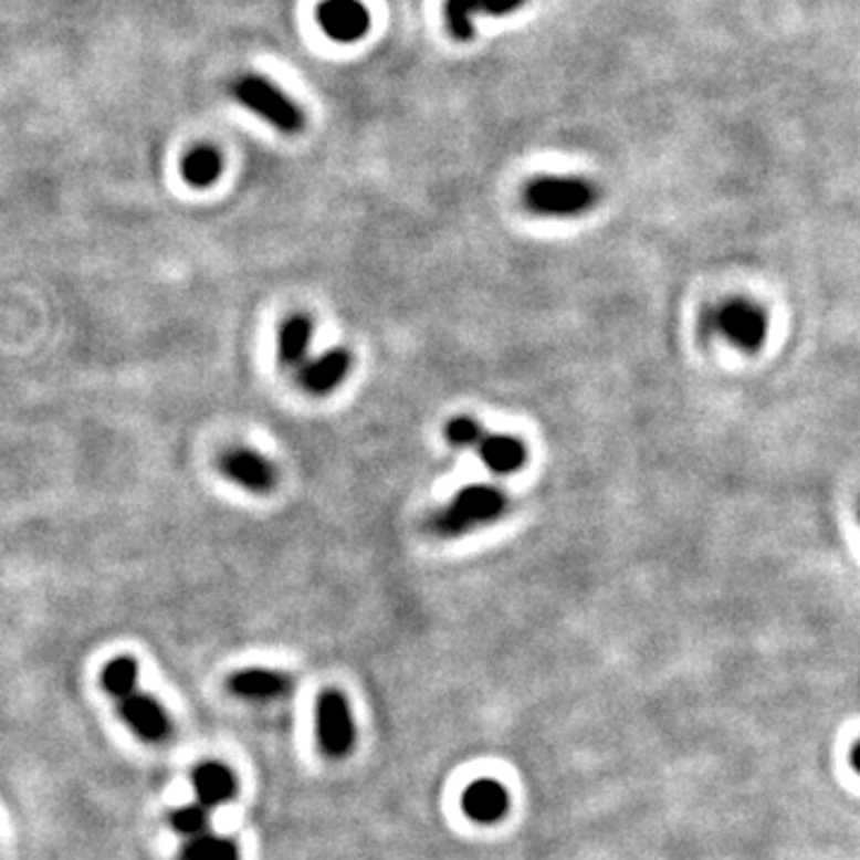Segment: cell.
Returning a JSON list of instances; mask_svg holds the SVG:
<instances>
[{"instance_id":"cell-18","label":"cell","mask_w":860,"mask_h":860,"mask_svg":"<svg viewBox=\"0 0 860 860\" xmlns=\"http://www.w3.org/2000/svg\"><path fill=\"white\" fill-rule=\"evenodd\" d=\"M137 679H139V664L132 658L123 656V658L111 660L106 667H103L101 684H103V689H106L111 699L117 701V699H123V695H127L129 691L139 689Z\"/></svg>"},{"instance_id":"cell-4","label":"cell","mask_w":860,"mask_h":860,"mask_svg":"<svg viewBox=\"0 0 860 860\" xmlns=\"http://www.w3.org/2000/svg\"><path fill=\"white\" fill-rule=\"evenodd\" d=\"M713 328L736 349L755 354L763 349L769 325L761 304L748 300H730L715 311Z\"/></svg>"},{"instance_id":"cell-14","label":"cell","mask_w":860,"mask_h":860,"mask_svg":"<svg viewBox=\"0 0 860 860\" xmlns=\"http://www.w3.org/2000/svg\"><path fill=\"white\" fill-rule=\"evenodd\" d=\"M314 337V323L308 316L296 314L287 318L280 328L277 337V357L280 364L287 368H300L308 357V345Z\"/></svg>"},{"instance_id":"cell-6","label":"cell","mask_w":860,"mask_h":860,"mask_svg":"<svg viewBox=\"0 0 860 860\" xmlns=\"http://www.w3.org/2000/svg\"><path fill=\"white\" fill-rule=\"evenodd\" d=\"M117 710H120L123 720L129 724V730L139 738L148 741V744H158V741H166L170 736L172 726L166 710H162L156 699L141 693L139 689L117 699Z\"/></svg>"},{"instance_id":"cell-2","label":"cell","mask_w":860,"mask_h":860,"mask_svg":"<svg viewBox=\"0 0 860 860\" xmlns=\"http://www.w3.org/2000/svg\"><path fill=\"white\" fill-rule=\"evenodd\" d=\"M232 96L242 103L244 108L263 117L265 123H271L275 129L285 132V135H296L304 127V113L300 106L273 82H269L261 74H242L240 80L232 84Z\"/></svg>"},{"instance_id":"cell-10","label":"cell","mask_w":860,"mask_h":860,"mask_svg":"<svg viewBox=\"0 0 860 860\" xmlns=\"http://www.w3.org/2000/svg\"><path fill=\"white\" fill-rule=\"evenodd\" d=\"M352 370V354L347 349H331L314 361L300 366V385L311 395H331Z\"/></svg>"},{"instance_id":"cell-20","label":"cell","mask_w":860,"mask_h":860,"mask_svg":"<svg viewBox=\"0 0 860 860\" xmlns=\"http://www.w3.org/2000/svg\"><path fill=\"white\" fill-rule=\"evenodd\" d=\"M170 825L177 835L195 837L209 829V810L201 808L199 804H191L185 808H177L170 812Z\"/></svg>"},{"instance_id":"cell-15","label":"cell","mask_w":860,"mask_h":860,"mask_svg":"<svg viewBox=\"0 0 860 860\" xmlns=\"http://www.w3.org/2000/svg\"><path fill=\"white\" fill-rule=\"evenodd\" d=\"M524 0H448V22L452 34L457 39H471V18L476 12H491V14H504L512 12Z\"/></svg>"},{"instance_id":"cell-1","label":"cell","mask_w":860,"mask_h":860,"mask_svg":"<svg viewBox=\"0 0 860 860\" xmlns=\"http://www.w3.org/2000/svg\"><path fill=\"white\" fill-rule=\"evenodd\" d=\"M510 500L495 485H469L459 491L442 512L436 514V531L444 538H457L464 533L493 524L507 512Z\"/></svg>"},{"instance_id":"cell-7","label":"cell","mask_w":860,"mask_h":860,"mask_svg":"<svg viewBox=\"0 0 860 860\" xmlns=\"http://www.w3.org/2000/svg\"><path fill=\"white\" fill-rule=\"evenodd\" d=\"M218 464L232 483L247 487L251 493H269L277 481V471L269 459L247 448L226 452Z\"/></svg>"},{"instance_id":"cell-12","label":"cell","mask_w":860,"mask_h":860,"mask_svg":"<svg viewBox=\"0 0 860 860\" xmlns=\"http://www.w3.org/2000/svg\"><path fill=\"white\" fill-rule=\"evenodd\" d=\"M228 686L234 695H242V699L249 701H273L290 693L292 679L285 672L251 667V670L234 672L228 681Z\"/></svg>"},{"instance_id":"cell-8","label":"cell","mask_w":860,"mask_h":860,"mask_svg":"<svg viewBox=\"0 0 860 860\" xmlns=\"http://www.w3.org/2000/svg\"><path fill=\"white\" fill-rule=\"evenodd\" d=\"M318 24L333 41L352 43L368 32L370 14L359 0H325L318 8Z\"/></svg>"},{"instance_id":"cell-13","label":"cell","mask_w":860,"mask_h":860,"mask_svg":"<svg viewBox=\"0 0 860 860\" xmlns=\"http://www.w3.org/2000/svg\"><path fill=\"white\" fill-rule=\"evenodd\" d=\"M462 806L471 820L491 825L497 822L502 815L507 812L510 796L504 791L502 784L493 779H481L476 784H471V787L464 791Z\"/></svg>"},{"instance_id":"cell-16","label":"cell","mask_w":860,"mask_h":860,"mask_svg":"<svg viewBox=\"0 0 860 860\" xmlns=\"http://www.w3.org/2000/svg\"><path fill=\"white\" fill-rule=\"evenodd\" d=\"M222 172V156L213 146H197L182 160V177L187 185L203 189L211 187Z\"/></svg>"},{"instance_id":"cell-9","label":"cell","mask_w":860,"mask_h":860,"mask_svg":"<svg viewBox=\"0 0 860 860\" xmlns=\"http://www.w3.org/2000/svg\"><path fill=\"white\" fill-rule=\"evenodd\" d=\"M191 787L197 794V804L206 810L226 806L237 798L240 784L232 769L220 761H203L191 773Z\"/></svg>"},{"instance_id":"cell-19","label":"cell","mask_w":860,"mask_h":860,"mask_svg":"<svg viewBox=\"0 0 860 860\" xmlns=\"http://www.w3.org/2000/svg\"><path fill=\"white\" fill-rule=\"evenodd\" d=\"M483 436H485L483 426L473 417H454V419H450L448 426H444V438H448L452 448H459V450L476 448Z\"/></svg>"},{"instance_id":"cell-3","label":"cell","mask_w":860,"mask_h":860,"mask_svg":"<svg viewBox=\"0 0 860 860\" xmlns=\"http://www.w3.org/2000/svg\"><path fill=\"white\" fill-rule=\"evenodd\" d=\"M598 199V191L578 177H541L533 180L524 201L533 213L547 218H574L586 213Z\"/></svg>"},{"instance_id":"cell-17","label":"cell","mask_w":860,"mask_h":860,"mask_svg":"<svg viewBox=\"0 0 860 860\" xmlns=\"http://www.w3.org/2000/svg\"><path fill=\"white\" fill-rule=\"evenodd\" d=\"M182 860H240V847L230 837H220L206 829L201 835L187 837Z\"/></svg>"},{"instance_id":"cell-11","label":"cell","mask_w":860,"mask_h":860,"mask_svg":"<svg viewBox=\"0 0 860 860\" xmlns=\"http://www.w3.org/2000/svg\"><path fill=\"white\" fill-rule=\"evenodd\" d=\"M481 462L497 476H510V473L522 471L528 462V448L522 438L516 436H483L476 444Z\"/></svg>"},{"instance_id":"cell-5","label":"cell","mask_w":860,"mask_h":860,"mask_svg":"<svg viewBox=\"0 0 860 860\" xmlns=\"http://www.w3.org/2000/svg\"><path fill=\"white\" fill-rule=\"evenodd\" d=\"M318 744L331 758H345L354 746V722L349 703L339 691H323L316 705Z\"/></svg>"}]
</instances>
